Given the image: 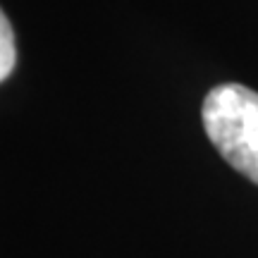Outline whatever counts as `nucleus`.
<instances>
[{
	"instance_id": "obj_1",
	"label": "nucleus",
	"mask_w": 258,
	"mask_h": 258,
	"mask_svg": "<svg viewBox=\"0 0 258 258\" xmlns=\"http://www.w3.org/2000/svg\"><path fill=\"white\" fill-rule=\"evenodd\" d=\"M201 120L218 153L258 184V93L241 84H220L206 96Z\"/></svg>"
},
{
	"instance_id": "obj_2",
	"label": "nucleus",
	"mask_w": 258,
	"mask_h": 258,
	"mask_svg": "<svg viewBox=\"0 0 258 258\" xmlns=\"http://www.w3.org/2000/svg\"><path fill=\"white\" fill-rule=\"evenodd\" d=\"M17 64V43H15V31L5 12L0 10V82H5Z\"/></svg>"
}]
</instances>
